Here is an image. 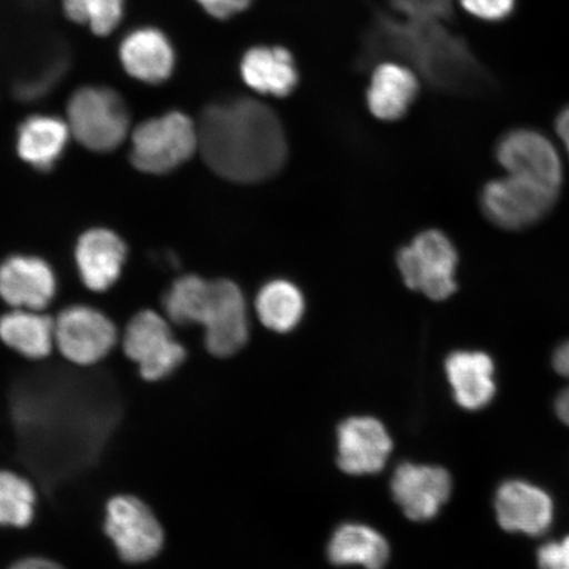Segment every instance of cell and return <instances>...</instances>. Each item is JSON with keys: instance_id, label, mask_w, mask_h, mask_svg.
Wrapping results in <instances>:
<instances>
[{"instance_id": "6da1fadb", "label": "cell", "mask_w": 569, "mask_h": 569, "mask_svg": "<svg viewBox=\"0 0 569 569\" xmlns=\"http://www.w3.org/2000/svg\"><path fill=\"white\" fill-rule=\"evenodd\" d=\"M198 134L206 163L233 182L266 181L280 172L288 158L281 120L256 99L238 98L206 107Z\"/></svg>"}, {"instance_id": "7a4b0ae2", "label": "cell", "mask_w": 569, "mask_h": 569, "mask_svg": "<svg viewBox=\"0 0 569 569\" xmlns=\"http://www.w3.org/2000/svg\"><path fill=\"white\" fill-rule=\"evenodd\" d=\"M388 56L411 63L438 90L471 92L486 81L466 42L448 32L442 21L411 20L381 13L366 36L361 66Z\"/></svg>"}, {"instance_id": "3957f363", "label": "cell", "mask_w": 569, "mask_h": 569, "mask_svg": "<svg viewBox=\"0 0 569 569\" xmlns=\"http://www.w3.org/2000/svg\"><path fill=\"white\" fill-rule=\"evenodd\" d=\"M102 528L117 558L126 565L149 563L166 546L167 533L159 516L134 495H116L107 501Z\"/></svg>"}, {"instance_id": "277c9868", "label": "cell", "mask_w": 569, "mask_h": 569, "mask_svg": "<svg viewBox=\"0 0 569 569\" xmlns=\"http://www.w3.org/2000/svg\"><path fill=\"white\" fill-rule=\"evenodd\" d=\"M198 127L182 112L146 120L132 134V166L149 174H166L193 158Z\"/></svg>"}, {"instance_id": "5b68a950", "label": "cell", "mask_w": 569, "mask_h": 569, "mask_svg": "<svg viewBox=\"0 0 569 569\" xmlns=\"http://www.w3.org/2000/svg\"><path fill=\"white\" fill-rule=\"evenodd\" d=\"M70 131L84 148L110 152L124 141L130 113L123 99L109 88L78 89L68 103Z\"/></svg>"}, {"instance_id": "8992f818", "label": "cell", "mask_w": 569, "mask_h": 569, "mask_svg": "<svg viewBox=\"0 0 569 569\" xmlns=\"http://www.w3.org/2000/svg\"><path fill=\"white\" fill-rule=\"evenodd\" d=\"M403 282L432 301H445L457 290L458 253L443 232L419 233L397 256Z\"/></svg>"}, {"instance_id": "52a82bcc", "label": "cell", "mask_w": 569, "mask_h": 569, "mask_svg": "<svg viewBox=\"0 0 569 569\" xmlns=\"http://www.w3.org/2000/svg\"><path fill=\"white\" fill-rule=\"evenodd\" d=\"M123 352L147 382L169 379L188 356L167 319L152 310L140 311L130 320L124 331Z\"/></svg>"}, {"instance_id": "ba28073f", "label": "cell", "mask_w": 569, "mask_h": 569, "mask_svg": "<svg viewBox=\"0 0 569 569\" xmlns=\"http://www.w3.org/2000/svg\"><path fill=\"white\" fill-rule=\"evenodd\" d=\"M559 190L513 174L489 182L482 190L481 209L503 230H523L542 220L557 202Z\"/></svg>"}, {"instance_id": "9c48e42d", "label": "cell", "mask_w": 569, "mask_h": 569, "mask_svg": "<svg viewBox=\"0 0 569 569\" xmlns=\"http://www.w3.org/2000/svg\"><path fill=\"white\" fill-rule=\"evenodd\" d=\"M196 325L203 326L204 346L217 358H230L249 338L247 302L243 291L230 280L209 282Z\"/></svg>"}, {"instance_id": "30bf717a", "label": "cell", "mask_w": 569, "mask_h": 569, "mask_svg": "<svg viewBox=\"0 0 569 569\" xmlns=\"http://www.w3.org/2000/svg\"><path fill=\"white\" fill-rule=\"evenodd\" d=\"M118 330L112 320L87 305L70 306L54 320V345L71 365L92 367L116 348Z\"/></svg>"}, {"instance_id": "8fae6325", "label": "cell", "mask_w": 569, "mask_h": 569, "mask_svg": "<svg viewBox=\"0 0 569 569\" xmlns=\"http://www.w3.org/2000/svg\"><path fill=\"white\" fill-rule=\"evenodd\" d=\"M497 160L509 174L528 178L552 189H560L563 166L557 148L545 134L516 130L497 146Z\"/></svg>"}, {"instance_id": "7c38bea8", "label": "cell", "mask_w": 569, "mask_h": 569, "mask_svg": "<svg viewBox=\"0 0 569 569\" xmlns=\"http://www.w3.org/2000/svg\"><path fill=\"white\" fill-rule=\"evenodd\" d=\"M390 488L405 516L423 522L437 517L450 498L452 480L443 468L403 462L396 469Z\"/></svg>"}, {"instance_id": "4fadbf2b", "label": "cell", "mask_w": 569, "mask_h": 569, "mask_svg": "<svg viewBox=\"0 0 569 569\" xmlns=\"http://www.w3.org/2000/svg\"><path fill=\"white\" fill-rule=\"evenodd\" d=\"M393 442L380 421L371 417L347 419L338 430V465L348 475L382 471Z\"/></svg>"}, {"instance_id": "5bb4252c", "label": "cell", "mask_w": 569, "mask_h": 569, "mask_svg": "<svg viewBox=\"0 0 569 569\" xmlns=\"http://www.w3.org/2000/svg\"><path fill=\"white\" fill-rule=\"evenodd\" d=\"M56 289L53 269L36 256H10L0 264V298L16 309L41 311Z\"/></svg>"}, {"instance_id": "9a60e30c", "label": "cell", "mask_w": 569, "mask_h": 569, "mask_svg": "<svg viewBox=\"0 0 569 569\" xmlns=\"http://www.w3.org/2000/svg\"><path fill=\"white\" fill-rule=\"evenodd\" d=\"M496 513L503 530L538 537L550 529L553 505L542 489L513 480L502 483L498 489Z\"/></svg>"}, {"instance_id": "2e32d148", "label": "cell", "mask_w": 569, "mask_h": 569, "mask_svg": "<svg viewBox=\"0 0 569 569\" xmlns=\"http://www.w3.org/2000/svg\"><path fill=\"white\" fill-rule=\"evenodd\" d=\"M127 259V247L118 233L106 229L84 232L76 247L81 280L92 291L109 290L118 281Z\"/></svg>"}, {"instance_id": "e0dca14e", "label": "cell", "mask_w": 569, "mask_h": 569, "mask_svg": "<svg viewBox=\"0 0 569 569\" xmlns=\"http://www.w3.org/2000/svg\"><path fill=\"white\" fill-rule=\"evenodd\" d=\"M119 56L127 73L144 83L166 82L173 73V47L167 36L154 28H139L127 34Z\"/></svg>"}, {"instance_id": "ac0fdd59", "label": "cell", "mask_w": 569, "mask_h": 569, "mask_svg": "<svg viewBox=\"0 0 569 569\" xmlns=\"http://www.w3.org/2000/svg\"><path fill=\"white\" fill-rule=\"evenodd\" d=\"M446 373L462 409L480 410L493 400L495 365L487 353L453 352L446 360Z\"/></svg>"}, {"instance_id": "d6986e66", "label": "cell", "mask_w": 569, "mask_h": 569, "mask_svg": "<svg viewBox=\"0 0 569 569\" xmlns=\"http://www.w3.org/2000/svg\"><path fill=\"white\" fill-rule=\"evenodd\" d=\"M418 92L415 71L400 63L382 62L376 67L369 84L368 107L377 119L393 122L407 116Z\"/></svg>"}, {"instance_id": "ffe728a7", "label": "cell", "mask_w": 569, "mask_h": 569, "mask_svg": "<svg viewBox=\"0 0 569 569\" xmlns=\"http://www.w3.org/2000/svg\"><path fill=\"white\" fill-rule=\"evenodd\" d=\"M241 77L262 96L288 97L298 84L293 56L282 47H256L241 60Z\"/></svg>"}, {"instance_id": "44dd1931", "label": "cell", "mask_w": 569, "mask_h": 569, "mask_svg": "<svg viewBox=\"0 0 569 569\" xmlns=\"http://www.w3.org/2000/svg\"><path fill=\"white\" fill-rule=\"evenodd\" d=\"M69 126L60 118L33 116L18 130L17 149L21 160L46 172L61 159L69 141Z\"/></svg>"}, {"instance_id": "7402d4cb", "label": "cell", "mask_w": 569, "mask_h": 569, "mask_svg": "<svg viewBox=\"0 0 569 569\" xmlns=\"http://www.w3.org/2000/svg\"><path fill=\"white\" fill-rule=\"evenodd\" d=\"M0 340L28 360H42L54 345V320L40 311L16 309L0 317Z\"/></svg>"}, {"instance_id": "603a6c76", "label": "cell", "mask_w": 569, "mask_h": 569, "mask_svg": "<svg viewBox=\"0 0 569 569\" xmlns=\"http://www.w3.org/2000/svg\"><path fill=\"white\" fill-rule=\"evenodd\" d=\"M389 553L387 539L379 531L360 523L340 526L329 543V558L337 566L382 569L388 563Z\"/></svg>"}, {"instance_id": "cb8c5ba5", "label": "cell", "mask_w": 569, "mask_h": 569, "mask_svg": "<svg viewBox=\"0 0 569 569\" xmlns=\"http://www.w3.org/2000/svg\"><path fill=\"white\" fill-rule=\"evenodd\" d=\"M256 311L269 330L281 333L295 330L305 315L302 291L287 280L270 281L256 298Z\"/></svg>"}, {"instance_id": "d4e9b609", "label": "cell", "mask_w": 569, "mask_h": 569, "mask_svg": "<svg viewBox=\"0 0 569 569\" xmlns=\"http://www.w3.org/2000/svg\"><path fill=\"white\" fill-rule=\"evenodd\" d=\"M38 509V492L26 476L0 469V528L26 529Z\"/></svg>"}, {"instance_id": "484cf974", "label": "cell", "mask_w": 569, "mask_h": 569, "mask_svg": "<svg viewBox=\"0 0 569 569\" xmlns=\"http://www.w3.org/2000/svg\"><path fill=\"white\" fill-rule=\"evenodd\" d=\"M209 281L196 274L176 280L163 297V309L172 322L180 326L196 325L199 306L203 301Z\"/></svg>"}, {"instance_id": "4316f807", "label": "cell", "mask_w": 569, "mask_h": 569, "mask_svg": "<svg viewBox=\"0 0 569 569\" xmlns=\"http://www.w3.org/2000/svg\"><path fill=\"white\" fill-rule=\"evenodd\" d=\"M63 11L76 23L99 36L110 34L123 19L124 0H62Z\"/></svg>"}, {"instance_id": "83f0119b", "label": "cell", "mask_w": 569, "mask_h": 569, "mask_svg": "<svg viewBox=\"0 0 569 569\" xmlns=\"http://www.w3.org/2000/svg\"><path fill=\"white\" fill-rule=\"evenodd\" d=\"M398 17L411 20L443 21L451 17L452 0H391Z\"/></svg>"}, {"instance_id": "f1b7e54d", "label": "cell", "mask_w": 569, "mask_h": 569, "mask_svg": "<svg viewBox=\"0 0 569 569\" xmlns=\"http://www.w3.org/2000/svg\"><path fill=\"white\" fill-rule=\"evenodd\" d=\"M462 9L486 21H501L516 10L517 0H460Z\"/></svg>"}, {"instance_id": "f546056e", "label": "cell", "mask_w": 569, "mask_h": 569, "mask_svg": "<svg viewBox=\"0 0 569 569\" xmlns=\"http://www.w3.org/2000/svg\"><path fill=\"white\" fill-rule=\"evenodd\" d=\"M539 569H569V537L561 542H551L538 551Z\"/></svg>"}, {"instance_id": "4dcf8cb0", "label": "cell", "mask_w": 569, "mask_h": 569, "mask_svg": "<svg viewBox=\"0 0 569 569\" xmlns=\"http://www.w3.org/2000/svg\"><path fill=\"white\" fill-rule=\"evenodd\" d=\"M203 10L217 19H229L248 9L252 0H197Z\"/></svg>"}, {"instance_id": "1f68e13d", "label": "cell", "mask_w": 569, "mask_h": 569, "mask_svg": "<svg viewBox=\"0 0 569 569\" xmlns=\"http://www.w3.org/2000/svg\"><path fill=\"white\" fill-rule=\"evenodd\" d=\"M9 569H67L56 560L44 557H27L19 559Z\"/></svg>"}, {"instance_id": "d6a6232c", "label": "cell", "mask_w": 569, "mask_h": 569, "mask_svg": "<svg viewBox=\"0 0 569 569\" xmlns=\"http://www.w3.org/2000/svg\"><path fill=\"white\" fill-rule=\"evenodd\" d=\"M553 368L560 376L569 379V341L561 345L553 355Z\"/></svg>"}, {"instance_id": "836d02e7", "label": "cell", "mask_w": 569, "mask_h": 569, "mask_svg": "<svg viewBox=\"0 0 569 569\" xmlns=\"http://www.w3.org/2000/svg\"><path fill=\"white\" fill-rule=\"evenodd\" d=\"M557 133L561 141L565 142L569 154V106L560 112V116L557 119Z\"/></svg>"}, {"instance_id": "e575fe53", "label": "cell", "mask_w": 569, "mask_h": 569, "mask_svg": "<svg viewBox=\"0 0 569 569\" xmlns=\"http://www.w3.org/2000/svg\"><path fill=\"white\" fill-rule=\"evenodd\" d=\"M557 412L561 421L569 426V388L561 391L557 400Z\"/></svg>"}]
</instances>
